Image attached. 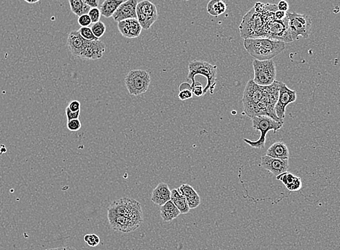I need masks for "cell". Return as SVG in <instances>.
Listing matches in <instances>:
<instances>
[{
	"label": "cell",
	"instance_id": "6da1fadb",
	"mask_svg": "<svg viewBox=\"0 0 340 250\" xmlns=\"http://www.w3.org/2000/svg\"><path fill=\"white\" fill-rule=\"evenodd\" d=\"M141 204L136 200L122 198L112 202L107 210V218L114 231L133 232L143 223Z\"/></svg>",
	"mask_w": 340,
	"mask_h": 250
},
{
	"label": "cell",
	"instance_id": "7a4b0ae2",
	"mask_svg": "<svg viewBox=\"0 0 340 250\" xmlns=\"http://www.w3.org/2000/svg\"><path fill=\"white\" fill-rule=\"evenodd\" d=\"M244 47L249 54L259 61L270 60L285 49V43L268 38L244 39Z\"/></svg>",
	"mask_w": 340,
	"mask_h": 250
},
{
	"label": "cell",
	"instance_id": "3957f363",
	"mask_svg": "<svg viewBox=\"0 0 340 250\" xmlns=\"http://www.w3.org/2000/svg\"><path fill=\"white\" fill-rule=\"evenodd\" d=\"M279 82L275 81L270 86H264V96L260 101L246 113L251 119L254 116H266L281 121L276 114L275 106L279 98ZM283 122V121H281Z\"/></svg>",
	"mask_w": 340,
	"mask_h": 250
},
{
	"label": "cell",
	"instance_id": "277c9868",
	"mask_svg": "<svg viewBox=\"0 0 340 250\" xmlns=\"http://www.w3.org/2000/svg\"><path fill=\"white\" fill-rule=\"evenodd\" d=\"M266 22L262 13L252 8L245 15L239 26L240 36L247 38H263Z\"/></svg>",
	"mask_w": 340,
	"mask_h": 250
},
{
	"label": "cell",
	"instance_id": "5b68a950",
	"mask_svg": "<svg viewBox=\"0 0 340 250\" xmlns=\"http://www.w3.org/2000/svg\"><path fill=\"white\" fill-rule=\"evenodd\" d=\"M253 122V128L256 131L261 133L259 139L256 141H251L249 139H244L245 143H247L251 148L261 149L265 146L266 135L268 132L272 131L274 133L280 130L284 124V121H277L269 116H254L251 118Z\"/></svg>",
	"mask_w": 340,
	"mask_h": 250
},
{
	"label": "cell",
	"instance_id": "8992f818",
	"mask_svg": "<svg viewBox=\"0 0 340 250\" xmlns=\"http://www.w3.org/2000/svg\"><path fill=\"white\" fill-rule=\"evenodd\" d=\"M189 73L187 75V79L195 82V77L197 75H201L206 77L207 79V86L204 88V93L206 94L208 91L214 93V88L217 82V66H212L210 63L205 61H198L193 60L190 61L188 66Z\"/></svg>",
	"mask_w": 340,
	"mask_h": 250
},
{
	"label": "cell",
	"instance_id": "52a82bcc",
	"mask_svg": "<svg viewBox=\"0 0 340 250\" xmlns=\"http://www.w3.org/2000/svg\"><path fill=\"white\" fill-rule=\"evenodd\" d=\"M151 83V76L143 70H133L125 77V83L129 93L138 96L148 91Z\"/></svg>",
	"mask_w": 340,
	"mask_h": 250
},
{
	"label": "cell",
	"instance_id": "ba28073f",
	"mask_svg": "<svg viewBox=\"0 0 340 250\" xmlns=\"http://www.w3.org/2000/svg\"><path fill=\"white\" fill-rule=\"evenodd\" d=\"M254 71V81L261 86H270L275 82L276 69L275 63L272 59L253 61Z\"/></svg>",
	"mask_w": 340,
	"mask_h": 250
},
{
	"label": "cell",
	"instance_id": "9c48e42d",
	"mask_svg": "<svg viewBox=\"0 0 340 250\" xmlns=\"http://www.w3.org/2000/svg\"><path fill=\"white\" fill-rule=\"evenodd\" d=\"M287 16L289 20V31L293 41H296L299 36H302L306 39L309 37L311 31L312 19L307 15L298 14L296 12H287Z\"/></svg>",
	"mask_w": 340,
	"mask_h": 250
},
{
	"label": "cell",
	"instance_id": "30bf717a",
	"mask_svg": "<svg viewBox=\"0 0 340 250\" xmlns=\"http://www.w3.org/2000/svg\"><path fill=\"white\" fill-rule=\"evenodd\" d=\"M263 38H270L284 43L293 42L289 31V20L286 16L282 21H275L266 24Z\"/></svg>",
	"mask_w": 340,
	"mask_h": 250
},
{
	"label": "cell",
	"instance_id": "8fae6325",
	"mask_svg": "<svg viewBox=\"0 0 340 250\" xmlns=\"http://www.w3.org/2000/svg\"><path fill=\"white\" fill-rule=\"evenodd\" d=\"M136 13L137 20L143 29H149L158 19L157 7L149 0H143L138 3Z\"/></svg>",
	"mask_w": 340,
	"mask_h": 250
},
{
	"label": "cell",
	"instance_id": "7c38bea8",
	"mask_svg": "<svg viewBox=\"0 0 340 250\" xmlns=\"http://www.w3.org/2000/svg\"><path fill=\"white\" fill-rule=\"evenodd\" d=\"M264 96V86L256 84L254 80H249L246 84L242 97L244 114L249 112L255 105L261 101Z\"/></svg>",
	"mask_w": 340,
	"mask_h": 250
},
{
	"label": "cell",
	"instance_id": "4fadbf2b",
	"mask_svg": "<svg viewBox=\"0 0 340 250\" xmlns=\"http://www.w3.org/2000/svg\"><path fill=\"white\" fill-rule=\"evenodd\" d=\"M297 93L294 90L289 89L285 83L279 82V98L275 106L276 114L281 121L285 117L286 107L289 103L296 102Z\"/></svg>",
	"mask_w": 340,
	"mask_h": 250
},
{
	"label": "cell",
	"instance_id": "5bb4252c",
	"mask_svg": "<svg viewBox=\"0 0 340 250\" xmlns=\"http://www.w3.org/2000/svg\"><path fill=\"white\" fill-rule=\"evenodd\" d=\"M261 166L276 176L287 171L289 168V159H280L271 156H263L261 158Z\"/></svg>",
	"mask_w": 340,
	"mask_h": 250
},
{
	"label": "cell",
	"instance_id": "9a60e30c",
	"mask_svg": "<svg viewBox=\"0 0 340 250\" xmlns=\"http://www.w3.org/2000/svg\"><path fill=\"white\" fill-rule=\"evenodd\" d=\"M106 49V45L100 40L88 41L82 52L79 59L83 60H96L101 59Z\"/></svg>",
	"mask_w": 340,
	"mask_h": 250
},
{
	"label": "cell",
	"instance_id": "2e32d148",
	"mask_svg": "<svg viewBox=\"0 0 340 250\" xmlns=\"http://www.w3.org/2000/svg\"><path fill=\"white\" fill-rule=\"evenodd\" d=\"M138 0H126L117 8L113 15L114 21L119 23L125 20L137 19L136 8Z\"/></svg>",
	"mask_w": 340,
	"mask_h": 250
},
{
	"label": "cell",
	"instance_id": "e0dca14e",
	"mask_svg": "<svg viewBox=\"0 0 340 250\" xmlns=\"http://www.w3.org/2000/svg\"><path fill=\"white\" fill-rule=\"evenodd\" d=\"M117 28L122 36L127 38L139 37L143 29L138 20L135 18L125 20L117 23Z\"/></svg>",
	"mask_w": 340,
	"mask_h": 250
},
{
	"label": "cell",
	"instance_id": "ac0fdd59",
	"mask_svg": "<svg viewBox=\"0 0 340 250\" xmlns=\"http://www.w3.org/2000/svg\"><path fill=\"white\" fill-rule=\"evenodd\" d=\"M88 41L82 37L79 31L74 30L69 33L68 37V46L70 52L75 58L79 57L80 53L86 45Z\"/></svg>",
	"mask_w": 340,
	"mask_h": 250
},
{
	"label": "cell",
	"instance_id": "d6986e66",
	"mask_svg": "<svg viewBox=\"0 0 340 250\" xmlns=\"http://www.w3.org/2000/svg\"><path fill=\"white\" fill-rule=\"evenodd\" d=\"M170 200L171 191L166 183H160L152 192V201L157 206H163Z\"/></svg>",
	"mask_w": 340,
	"mask_h": 250
},
{
	"label": "cell",
	"instance_id": "ffe728a7",
	"mask_svg": "<svg viewBox=\"0 0 340 250\" xmlns=\"http://www.w3.org/2000/svg\"><path fill=\"white\" fill-rule=\"evenodd\" d=\"M185 197L190 209H195L201 204V197L190 185L184 184L177 189Z\"/></svg>",
	"mask_w": 340,
	"mask_h": 250
},
{
	"label": "cell",
	"instance_id": "44dd1931",
	"mask_svg": "<svg viewBox=\"0 0 340 250\" xmlns=\"http://www.w3.org/2000/svg\"><path fill=\"white\" fill-rule=\"evenodd\" d=\"M276 179L282 181L283 184L289 191L297 192L302 188V180L299 176L292 174V173L286 172L276 176Z\"/></svg>",
	"mask_w": 340,
	"mask_h": 250
},
{
	"label": "cell",
	"instance_id": "7402d4cb",
	"mask_svg": "<svg viewBox=\"0 0 340 250\" xmlns=\"http://www.w3.org/2000/svg\"><path fill=\"white\" fill-rule=\"evenodd\" d=\"M266 155L272 158L289 159V151L285 143L283 142H276L267 150Z\"/></svg>",
	"mask_w": 340,
	"mask_h": 250
},
{
	"label": "cell",
	"instance_id": "603a6c76",
	"mask_svg": "<svg viewBox=\"0 0 340 250\" xmlns=\"http://www.w3.org/2000/svg\"><path fill=\"white\" fill-rule=\"evenodd\" d=\"M180 214V211L171 200L161 206L160 216L165 222H171L178 217Z\"/></svg>",
	"mask_w": 340,
	"mask_h": 250
},
{
	"label": "cell",
	"instance_id": "cb8c5ba5",
	"mask_svg": "<svg viewBox=\"0 0 340 250\" xmlns=\"http://www.w3.org/2000/svg\"><path fill=\"white\" fill-rule=\"evenodd\" d=\"M171 201L180 211L181 214H187L190 212V208H189L186 199L177 190L171 191Z\"/></svg>",
	"mask_w": 340,
	"mask_h": 250
},
{
	"label": "cell",
	"instance_id": "d4e9b609",
	"mask_svg": "<svg viewBox=\"0 0 340 250\" xmlns=\"http://www.w3.org/2000/svg\"><path fill=\"white\" fill-rule=\"evenodd\" d=\"M124 0H105L100 7L102 16L109 18L113 16L117 8L124 3Z\"/></svg>",
	"mask_w": 340,
	"mask_h": 250
},
{
	"label": "cell",
	"instance_id": "484cf974",
	"mask_svg": "<svg viewBox=\"0 0 340 250\" xmlns=\"http://www.w3.org/2000/svg\"><path fill=\"white\" fill-rule=\"evenodd\" d=\"M227 9V4L222 0H210L207 5L208 13L214 17L224 14Z\"/></svg>",
	"mask_w": 340,
	"mask_h": 250
},
{
	"label": "cell",
	"instance_id": "4316f807",
	"mask_svg": "<svg viewBox=\"0 0 340 250\" xmlns=\"http://www.w3.org/2000/svg\"><path fill=\"white\" fill-rule=\"evenodd\" d=\"M69 4L71 11L78 17L88 14L91 9L83 0H69Z\"/></svg>",
	"mask_w": 340,
	"mask_h": 250
},
{
	"label": "cell",
	"instance_id": "83f0119b",
	"mask_svg": "<svg viewBox=\"0 0 340 250\" xmlns=\"http://www.w3.org/2000/svg\"><path fill=\"white\" fill-rule=\"evenodd\" d=\"M90 28H91L94 36L98 38H101L105 34V33L106 32V26L102 21L93 23V26Z\"/></svg>",
	"mask_w": 340,
	"mask_h": 250
},
{
	"label": "cell",
	"instance_id": "f1b7e54d",
	"mask_svg": "<svg viewBox=\"0 0 340 250\" xmlns=\"http://www.w3.org/2000/svg\"><path fill=\"white\" fill-rule=\"evenodd\" d=\"M78 31H79L80 34L81 35L82 37L86 40V41H91L100 40L94 36L91 28L89 27H80V29L78 30Z\"/></svg>",
	"mask_w": 340,
	"mask_h": 250
},
{
	"label": "cell",
	"instance_id": "f546056e",
	"mask_svg": "<svg viewBox=\"0 0 340 250\" xmlns=\"http://www.w3.org/2000/svg\"><path fill=\"white\" fill-rule=\"evenodd\" d=\"M84 241L87 244L91 247H95L98 246L100 243V238L98 235L94 234H90L85 235Z\"/></svg>",
	"mask_w": 340,
	"mask_h": 250
},
{
	"label": "cell",
	"instance_id": "4dcf8cb0",
	"mask_svg": "<svg viewBox=\"0 0 340 250\" xmlns=\"http://www.w3.org/2000/svg\"><path fill=\"white\" fill-rule=\"evenodd\" d=\"M190 88H191L192 93L198 97H200V96L204 95V88H203L202 83H199V82L195 81L194 83H192V84L190 85Z\"/></svg>",
	"mask_w": 340,
	"mask_h": 250
},
{
	"label": "cell",
	"instance_id": "1f68e13d",
	"mask_svg": "<svg viewBox=\"0 0 340 250\" xmlns=\"http://www.w3.org/2000/svg\"><path fill=\"white\" fill-rule=\"evenodd\" d=\"M88 15L89 16L91 22L93 23L99 22L102 16L101 12H100V10L98 8H91Z\"/></svg>",
	"mask_w": 340,
	"mask_h": 250
},
{
	"label": "cell",
	"instance_id": "d6a6232c",
	"mask_svg": "<svg viewBox=\"0 0 340 250\" xmlns=\"http://www.w3.org/2000/svg\"><path fill=\"white\" fill-rule=\"evenodd\" d=\"M67 128L70 131H78L81 128V122L79 119L68 120Z\"/></svg>",
	"mask_w": 340,
	"mask_h": 250
},
{
	"label": "cell",
	"instance_id": "836d02e7",
	"mask_svg": "<svg viewBox=\"0 0 340 250\" xmlns=\"http://www.w3.org/2000/svg\"><path fill=\"white\" fill-rule=\"evenodd\" d=\"M192 93L191 88H185V89L181 90L179 93L178 97L181 101H185V100L189 99L192 97Z\"/></svg>",
	"mask_w": 340,
	"mask_h": 250
},
{
	"label": "cell",
	"instance_id": "e575fe53",
	"mask_svg": "<svg viewBox=\"0 0 340 250\" xmlns=\"http://www.w3.org/2000/svg\"><path fill=\"white\" fill-rule=\"evenodd\" d=\"M78 22L81 27H88L92 23L91 20L88 14L78 17Z\"/></svg>",
	"mask_w": 340,
	"mask_h": 250
},
{
	"label": "cell",
	"instance_id": "d590c367",
	"mask_svg": "<svg viewBox=\"0 0 340 250\" xmlns=\"http://www.w3.org/2000/svg\"><path fill=\"white\" fill-rule=\"evenodd\" d=\"M65 114H66L67 119H68V120L79 119L80 111H75H75H72L68 106V107L65 109Z\"/></svg>",
	"mask_w": 340,
	"mask_h": 250
},
{
	"label": "cell",
	"instance_id": "8d00e7d4",
	"mask_svg": "<svg viewBox=\"0 0 340 250\" xmlns=\"http://www.w3.org/2000/svg\"><path fill=\"white\" fill-rule=\"evenodd\" d=\"M68 107L70 108V109L72 111H80V108H81V105L78 101H72L71 102H70L69 105H68Z\"/></svg>",
	"mask_w": 340,
	"mask_h": 250
},
{
	"label": "cell",
	"instance_id": "74e56055",
	"mask_svg": "<svg viewBox=\"0 0 340 250\" xmlns=\"http://www.w3.org/2000/svg\"><path fill=\"white\" fill-rule=\"evenodd\" d=\"M277 8L279 11L285 12L287 13L288 10H289V4L287 1L285 0H281L277 5Z\"/></svg>",
	"mask_w": 340,
	"mask_h": 250
},
{
	"label": "cell",
	"instance_id": "f35d334b",
	"mask_svg": "<svg viewBox=\"0 0 340 250\" xmlns=\"http://www.w3.org/2000/svg\"><path fill=\"white\" fill-rule=\"evenodd\" d=\"M286 16H287V13L285 12L279 11V10L276 11L275 20L276 21H282Z\"/></svg>",
	"mask_w": 340,
	"mask_h": 250
},
{
	"label": "cell",
	"instance_id": "ab89813d",
	"mask_svg": "<svg viewBox=\"0 0 340 250\" xmlns=\"http://www.w3.org/2000/svg\"><path fill=\"white\" fill-rule=\"evenodd\" d=\"M85 4L88 5L90 8H98L100 5V0H83Z\"/></svg>",
	"mask_w": 340,
	"mask_h": 250
},
{
	"label": "cell",
	"instance_id": "60d3db41",
	"mask_svg": "<svg viewBox=\"0 0 340 250\" xmlns=\"http://www.w3.org/2000/svg\"><path fill=\"white\" fill-rule=\"evenodd\" d=\"M58 250H78L71 246H64V247L58 248Z\"/></svg>",
	"mask_w": 340,
	"mask_h": 250
},
{
	"label": "cell",
	"instance_id": "b9f144b4",
	"mask_svg": "<svg viewBox=\"0 0 340 250\" xmlns=\"http://www.w3.org/2000/svg\"><path fill=\"white\" fill-rule=\"evenodd\" d=\"M26 3H29V4H35V3H38V0H25Z\"/></svg>",
	"mask_w": 340,
	"mask_h": 250
},
{
	"label": "cell",
	"instance_id": "7bdbcfd3",
	"mask_svg": "<svg viewBox=\"0 0 340 250\" xmlns=\"http://www.w3.org/2000/svg\"><path fill=\"white\" fill-rule=\"evenodd\" d=\"M45 250H58V248H55V249H47Z\"/></svg>",
	"mask_w": 340,
	"mask_h": 250
},
{
	"label": "cell",
	"instance_id": "ee69618b",
	"mask_svg": "<svg viewBox=\"0 0 340 250\" xmlns=\"http://www.w3.org/2000/svg\"><path fill=\"white\" fill-rule=\"evenodd\" d=\"M124 1H126V0H124Z\"/></svg>",
	"mask_w": 340,
	"mask_h": 250
},
{
	"label": "cell",
	"instance_id": "f6af8a7d",
	"mask_svg": "<svg viewBox=\"0 0 340 250\" xmlns=\"http://www.w3.org/2000/svg\"><path fill=\"white\" fill-rule=\"evenodd\" d=\"M38 1H40V0H38Z\"/></svg>",
	"mask_w": 340,
	"mask_h": 250
}]
</instances>
